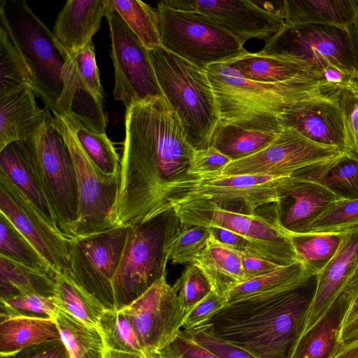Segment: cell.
Here are the masks:
<instances>
[{
  "mask_svg": "<svg viewBox=\"0 0 358 358\" xmlns=\"http://www.w3.org/2000/svg\"><path fill=\"white\" fill-rule=\"evenodd\" d=\"M194 151L164 96L126 108L115 226H131L160 214L166 188L189 177Z\"/></svg>",
  "mask_w": 358,
  "mask_h": 358,
  "instance_id": "obj_1",
  "label": "cell"
},
{
  "mask_svg": "<svg viewBox=\"0 0 358 358\" xmlns=\"http://www.w3.org/2000/svg\"><path fill=\"white\" fill-rule=\"evenodd\" d=\"M314 290L308 283L227 303L196 327L255 358H289L302 334Z\"/></svg>",
  "mask_w": 358,
  "mask_h": 358,
  "instance_id": "obj_2",
  "label": "cell"
},
{
  "mask_svg": "<svg viewBox=\"0 0 358 358\" xmlns=\"http://www.w3.org/2000/svg\"><path fill=\"white\" fill-rule=\"evenodd\" d=\"M215 98L220 122L280 133L281 119L295 103L336 90L320 78L267 83L245 78L227 62L206 70Z\"/></svg>",
  "mask_w": 358,
  "mask_h": 358,
  "instance_id": "obj_3",
  "label": "cell"
},
{
  "mask_svg": "<svg viewBox=\"0 0 358 358\" xmlns=\"http://www.w3.org/2000/svg\"><path fill=\"white\" fill-rule=\"evenodd\" d=\"M0 24L22 54L36 94L52 114L61 115L66 78L73 65L72 57L24 0H1Z\"/></svg>",
  "mask_w": 358,
  "mask_h": 358,
  "instance_id": "obj_4",
  "label": "cell"
},
{
  "mask_svg": "<svg viewBox=\"0 0 358 358\" xmlns=\"http://www.w3.org/2000/svg\"><path fill=\"white\" fill-rule=\"evenodd\" d=\"M148 50L162 93L178 115L189 142L196 150L207 149L220 116L206 72L162 45Z\"/></svg>",
  "mask_w": 358,
  "mask_h": 358,
  "instance_id": "obj_5",
  "label": "cell"
},
{
  "mask_svg": "<svg viewBox=\"0 0 358 358\" xmlns=\"http://www.w3.org/2000/svg\"><path fill=\"white\" fill-rule=\"evenodd\" d=\"M180 227L173 208L129 226L113 281L116 309L131 303L166 275L171 243Z\"/></svg>",
  "mask_w": 358,
  "mask_h": 358,
  "instance_id": "obj_6",
  "label": "cell"
},
{
  "mask_svg": "<svg viewBox=\"0 0 358 358\" xmlns=\"http://www.w3.org/2000/svg\"><path fill=\"white\" fill-rule=\"evenodd\" d=\"M301 176L209 175L189 177L169 185L163 195L161 213L196 200H210L221 208L254 214L268 203L280 202Z\"/></svg>",
  "mask_w": 358,
  "mask_h": 358,
  "instance_id": "obj_7",
  "label": "cell"
},
{
  "mask_svg": "<svg viewBox=\"0 0 358 358\" xmlns=\"http://www.w3.org/2000/svg\"><path fill=\"white\" fill-rule=\"evenodd\" d=\"M257 53L303 61L319 74L331 66L358 80V24L284 26Z\"/></svg>",
  "mask_w": 358,
  "mask_h": 358,
  "instance_id": "obj_8",
  "label": "cell"
},
{
  "mask_svg": "<svg viewBox=\"0 0 358 358\" xmlns=\"http://www.w3.org/2000/svg\"><path fill=\"white\" fill-rule=\"evenodd\" d=\"M161 45L200 70L249 53L236 38L208 17L157 3Z\"/></svg>",
  "mask_w": 358,
  "mask_h": 358,
  "instance_id": "obj_9",
  "label": "cell"
},
{
  "mask_svg": "<svg viewBox=\"0 0 358 358\" xmlns=\"http://www.w3.org/2000/svg\"><path fill=\"white\" fill-rule=\"evenodd\" d=\"M34 169L45 192L61 232L75 237L78 216V187L68 145L48 111L37 134L29 138Z\"/></svg>",
  "mask_w": 358,
  "mask_h": 358,
  "instance_id": "obj_10",
  "label": "cell"
},
{
  "mask_svg": "<svg viewBox=\"0 0 358 358\" xmlns=\"http://www.w3.org/2000/svg\"><path fill=\"white\" fill-rule=\"evenodd\" d=\"M180 225L217 227L251 242L263 257L281 266L296 261L291 236L284 230L278 203L273 218L225 209L210 200H196L172 208Z\"/></svg>",
  "mask_w": 358,
  "mask_h": 358,
  "instance_id": "obj_11",
  "label": "cell"
},
{
  "mask_svg": "<svg viewBox=\"0 0 358 358\" xmlns=\"http://www.w3.org/2000/svg\"><path fill=\"white\" fill-rule=\"evenodd\" d=\"M342 155L335 148L307 139L292 128H284L267 147L232 160L220 175L302 176L317 180L324 165Z\"/></svg>",
  "mask_w": 358,
  "mask_h": 358,
  "instance_id": "obj_12",
  "label": "cell"
},
{
  "mask_svg": "<svg viewBox=\"0 0 358 358\" xmlns=\"http://www.w3.org/2000/svg\"><path fill=\"white\" fill-rule=\"evenodd\" d=\"M54 123L63 136L73 162L78 187V216L75 237L104 231L117 227L114 211L120 174H103L87 157L63 117L53 114Z\"/></svg>",
  "mask_w": 358,
  "mask_h": 358,
  "instance_id": "obj_13",
  "label": "cell"
},
{
  "mask_svg": "<svg viewBox=\"0 0 358 358\" xmlns=\"http://www.w3.org/2000/svg\"><path fill=\"white\" fill-rule=\"evenodd\" d=\"M129 229V226H117L71 238L69 273L107 309H116L113 281Z\"/></svg>",
  "mask_w": 358,
  "mask_h": 358,
  "instance_id": "obj_14",
  "label": "cell"
},
{
  "mask_svg": "<svg viewBox=\"0 0 358 358\" xmlns=\"http://www.w3.org/2000/svg\"><path fill=\"white\" fill-rule=\"evenodd\" d=\"M106 17L114 66L113 96L126 108L163 96L148 48L125 23L109 0Z\"/></svg>",
  "mask_w": 358,
  "mask_h": 358,
  "instance_id": "obj_15",
  "label": "cell"
},
{
  "mask_svg": "<svg viewBox=\"0 0 358 358\" xmlns=\"http://www.w3.org/2000/svg\"><path fill=\"white\" fill-rule=\"evenodd\" d=\"M130 322L145 357H159L181 331L186 317L163 275L145 293L120 309Z\"/></svg>",
  "mask_w": 358,
  "mask_h": 358,
  "instance_id": "obj_16",
  "label": "cell"
},
{
  "mask_svg": "<svg viewBox=\"0 0 358 358\" xmlns=\"http://www.w3.org/2000/svg\"><path fill=\"white\" fill-rule=\"evenodd\" d=\"M161 3L176 10L204 15L242 45L254 38L266 41L285 26L271 2L268 6H261L260 1L243 0H165Z\"/></svg>",
  "mask_w": 358,
  "mask_h": 358,
  "instance_id": "obj_17",
  "label": "cell"
},
{
  "mask_svg": "<svg viewBox=\"0 0 358 358\" xmlns=\"http://www.w3.org/2000/svg\"><path fill=\"white\" fill-rule=\"evenodd\" d=\"M0 213L35 247L56 273L69 271L71 238L52 226L29 199L0 171Z\"/></svg>",
  "mask_w": 358,
  "mask_h": 358,
  "instance_id": "obj_18",
  "label": "cell"
},
{
  "mask_svg": "<svg viewBox=\"0 0 358 358\" xmlns=\"http://www.w3.org/2000/svg\"><path fill=\"white\" fill-rule=\"evenodd\" d=\"M338 92L299 101L283 115V128H292L307 139L341 153L350 152L345 121Z\"/></svg>",
  "mask_w": 358,
  "mask_h": 358,
  "instance_id": "obj_19",
  "label": "cell"
},
{
  "mask_svg": "<svg viewBox=\"0 0 358 358\" xmlns=\"http://www.w3.org/2000/svg\"><path fill=\"white\" fill-rule=\"evenodd\" d=\"M315 277L314 294L301 337L324 317L358 279V228L344 234L336 255Z\"/></svg>",
  "mask_w": 358,
  "mask_h": 358,
  "instance_id": "obj_20",
  "label": "cell"
},
{
  "mask_svg": "<svg viewBox=\"0 0 358 358\" xmlns=\"http://www.w3.org/2000/svg\"><path fill=\"white\" fill-rule=\"evenodd\" d=\"M342 200L318 180L299 177L278 202L280 219L287 234L306 233L333 204Z\"/></svg>",
  "mask_w": 358,
  "mask_h": 358,
  "instance_id": "obj_21",
  "label": "cell"
},
{
  "mask_svg": "<svg viewBox=\"0 0 358 358\" xmlns=\"http://www.w3.org/2000/svg\"><path fill=\"white\" fill-rule=\"evenodd\" d=\"M109 0H69L59 11L53 34L73 55L92 42L106 17Z\"/></svg>",
  "mask_w": 358,
  "mask_h": 358,
  "instance_id": "obj_22",
  "label": "cell"
},
{
  "mask_svg": "<svg viewBox=\"0 0 358 358\" xmlns=\"http://www.w3.org/2000/svg\"><path fill=\"white\" fill-rule=\"evenodd\" d=\"M33 87L25 86L0 98V150L39 131L50 109L40 108Z\"/></svg>",
  "mask_w": 358,
  "mask_h": 358,
  "instance_id": "obj_23",
  "label": "cell"
},
{
  "mask_svg": "<svg viewBox=\"0 0 358 358\" xmlns=\"http://www.w3.org/2000/svg\"><path fill=\"white\" fill-rule=\"evenodd\" d=\"M0 171L59 230L55 210L32 166L29 138L11 142L0 150Z\"/></svg>",
  "mask_w": 358,
  "mask_h": 358,
  "instance_id": "obj_24",
  "label": "cell"
},
{
  "mask_svg": "<svg viewBox=\"0 0 358 358\" xmlns=\"http://www.w3.org/2000/svg\"><path fill=\"white\" fill-rule=\"evenodd\" d=\"M274 3L286 27L304 24L347 27L357 17L355 0H285Z\"/></svg>",
  "mask_w": 358,
  "mask_h": 358,
  "instance_id": "obj_25",
  "label": "cell"
},
{
  "mask_svg": "<svg viewBox=\"0 0 358 358\" xmlns=\"http://www.w3.org/2000/svg\"><path fill=\"white\" fill-rule=\"evenodd\" d=\"M192 264L208 280L212 290L220 294L227 295L245 280L241 252L219 242L211 234Z\"/></svg>",
  "mask_w": 358,
  "mask_h": 358,
  "instance_id": "obj_26",
  "label": "cell"
},
{
  "mask_svg": "<svg viewBox=\"0 0 358 358\" xmlns=\"http://www.w3.org/2000/svg\"><path fill=\"white\" fill-rule=\"evenodd\" d=\"M227 63L245 78L256 82L275 83L301 78L321 79L320 75L310 65L295 59L249 52Z\"/></svg>",
  "mask_w": 358,
  "mask_h": 358,
  "instance_id": "obj_27",
  "label": "cell"
},
{
  "mask_svg": "<svg viewBox=\"0 0 358 358\" xmlns=\"http://www.w3.org/2000/svg\"><path fill=\"white\" fill-rule=\"evenodd\" d=\"M53 318L29 316L0 317V355L16 353L44 342L60 340Z\"/></svg>",
  "mask_w": 358,
  "mask_h": 358,
  "instance_id": "obj_28",
  "label": "cell"
},
{
  "mask_svg": "<svg viewBox=\"0 0 358 358\" xmlns=\"http://www.w3.org/2000/svg\"><path fill=\"white\" fill-rule=\"evenodd\" d=\"M313 277L302 262L296 261L237 285L227 294V303L294 290L308 284Z\"/></svg>",
  "mask_w": 358,
  "mask_h": 358,
  "instance_id": "obj_29",
  "label": "cell"
},
{
  "mask_svg": "<svg viewBox=\"0 0 358 358\" xmlns=\"http://www.w3.org/2000/svg\"><path fill=\"white\" fill-rule=\"evenodd\" d=\"M56 274L0 255V299L24 294L52 297Z\"/></svg>",
  "mask_w": 358,
  "mask_h": 358,
  "instance_id": "obj_30",
  "label": "cell"
},
{
  "mask_svg": "<svg viewBox=\"0 0 358 358\" xmlns=\"http://www.w3.org/2000/svg\"><path fill=\"white\" fill-rule=\"evenodd\" d=\"M52 297L59 308L99 329V320L107 308L80 286L68 271L56 274Z\"/></svg>",
  "mask_w": 358,
  "mask_h": 358,
  "instance_id": "obj_31",
  "label": "cell"
},
{
  "mask_svg": "<svg viewBox=\"0 0 358 358\" xmlns=\"http://www.w3.org/2000/svg\"><path fill=\"white\" fill-rule=\"evenodd\" d=\"M342 315L343 301L339 299L324 317L298 340L289 358H329L338 343Z\"/></svg>",
  "mask_w": 358,
  "mask_h": 358,
  "instance_id": "obj_32",
  "label": "cell"
},
{
  "mask_svg": "<svg viewBox=\"0 0 358 358\" xmlns=\"http://www.w3.org/2000/svg\"><path fill=\"white\" fill-rule=\"evenodd\" d=\"M54 320L71 358H104L106 346L100 331L58 308Z\"/></svg>",
  "mask_w": 358,
  "mask_h": 358,
  "instance_id": "obj_33",
  "label": "cell"
},
{
  "mask_svg": "<svg viewBox=\"0 0 358 358\" xmlns=\"http://www.w3.org/2000/svg\"><path fill=\"white\" fill-rule=\"evenodd\" d=\"M280 133L246 129L219 122L210 146L236 160L262 150L271 144Z\"/></svg>",
  "mask_w": 358,
  "mask_h": 358,
  "instance_id": "obj_34",
  "label": "cell"
},
{
  "mask_svg": "<svg viewBox=\"0 0 358 358\" xmlns=\"http://www.w3.org/2000/svg\"><path fill=\"white\" fill-rule=\"evenodd\" d=\"M62 116L87 157L103 174H120L118 155L106 133L90 129L73 115Z\"/></svg>",
  "mask_w": 358,
  "mask_h": 358,
  "instance_id": "obj_35",
  "label": "cell"
},
{
  "mask_svg": "<svg viewBox=\"0 0 358 358\" xmlns=\"http://www.w3.org/2000/svg\"><path fill=\"white\" fill-rule=\"evenodd\" d=\"M345 234L306 232L288 234L292 238L297 259L315 276L336 255Z\"/></svg>",
  "mask_w": 358,
  "mask_h": 358,
  "instance_id": "obj_36",
  "label": "cell"
},
{
  "mask_svg": "<svg viewBox=\"0 0 358 358\" xmlns=\"http://www.w3.org/2000/svg\"><path fill=\"white\" fill-rule=\"evenodd\" d=\"M25 86L33 87L29 70L10 35L0 24V98Z\"/></svg>",
  "mask_w": 358,
  "mask_h": 358,
  "instance_id": "obj_37",
  "label": "cell"
},
{
  "mask_svg": "<svg viewBox=\"0 0 358 358\" xmlns=\"http://www.w3.org/2000/svg\"><path fill=\"white\" fill-rule=\"evenodd\" d=\"M111 3L148 49L161 45L156 10L139 0H111Z\"/></svg>",
  "mask_w": 358,
  "mask_h": 358,
  "instance_id": "obj_38",
  "label": "cell"
},
{
  "mask_svg": "<svg viewBox=\"0 0 358 358\" xmlns=\"http://www.w3.org/2000/svg\"><path fill=\"white\" fill-rule=\"evenodd\" d=\"M0 255L29 266L55 273L35 247L1 213Z\"/></svg>",
  "mask_w": 358,
  "mask_h": 358,
  "instance_id": "obj_39",
  "label": "cell"
},
{
  "mask_svg": "<svg viewBox=\"0 0 358 358\" xmlns=\"http://www.w3.org/2000/svg\"><path fill=\"white\" fill-rule=\"evenodd\" d=\"M342 200L358 199V157L352 152L336 159L318 180Z\"/></svg>",
  "mask_w": 358,
  "mask_h": 358,
  "instance_id": "obj_40",
  "label": "cell"
},
{
  "mask_svg": "<svg viewBox=\"0 0 358 358\" xmlns=\"http://www.w3.org/2000/svg\"><path fill=\"white\" fill-rule=\"evenodd\" d=\"M99 330L106 348L145 357L130 322L120 310L106 309L99 320Z\"/></svg>",
  "mask_w": 358,
  "mask_h": 358,
  "instance_id": "obj_41",
  "label": "cell"
},
{
  "mask_svg": "<svg viewBox=\"0 0 358 358\" xmlns=\"http://www.w3.org/2000/svg\"><path fill=\"white\" fill-rule=\"evenodd\" d=\"M358 228V199L340 200L330 206L307 232L347 233Z\"/></svg>",
  "mask_w": 358,
  "mask_h": 358,
  "instance_id": "obj_42",
  "label": "cell"
},
{
  "mask_svg": "<svg viewBox=\"0 0 358 358\" xmlns=\"http://www.w3.org/2000/svg\"><path fill=\"white\" fill-rule=\"evenodd\" d=\"M210 234L208 227L180 225L170 245L172 264H192L206 247Z\"/></svg>",
  "mask_w": 358,
  "mask_h": 358,
  "instance_id": "obj_43",
  "label": "cell"
},
{
  "mask_svg": "<svg viewBox=\"0 0 358 358\" xmlns=\"http://www.w3.org/2000/svg\"><path fill=\"white\" fill-rule=\"evenodd\" d=\"M173 287L186 316L212 291L208 280L194 264L186 267Z\"/></svg>",
  "mask_w": 358,
  "mask_h": 358,
  "instance_id": "obj_44",
  "label": "cell"
},
{
  "mask_svg": "<svg viewBox=\"0 0 358 358\" xmlns=\"http://www.w3.org/2000/svg\"><path fill=\"white\" fill-rule=\"evenodd\" d=\"M0 301V317L20 315L54 319L58 309L52 297L40 294L18 295Z\"/></svg>",
  "mask_w": 358,
  "mask_h": 358,
  "instance_id": "obj_45",
  "label": "cell"
},
{
  "mask_svg": "<svg viewBox=\"0 0 358 358\" xmlns=\"http://www.w3.org/2000/svg\"><path fill=\"white\" fill-rule=\"evenodd\" d=\"M71 56L73 58L78 77V90L86 92L96 101L102 104L103 89L92 41L83 50Z\"/></svg>",
  "mask_w": 358,
  "mask_h": 358,
  "instance_id": "obj_46",
  "label": "cell"
},
{
  "mask_svg": "<svg viewBox=\"0 0 358 358\" xmlns=\"http://www.w3.org/2000/svg\"><path fill=\"white\" fill-rule=\"evenodd\" d=\"M345 121L350 152L358 157V80L338 92Z\"/></svg>",
  "mask_w": 358,
  "mask_h": 358,
  "instance_id": "obj_47",
  "label": "cell"
},
{
  "mask_svg": "<svg viewBox=\"0 0 358 358\" xmlns=\"http://www.w3.org/2000/svg\"><path fill=\"white\" fill-rule=\"evenodd\" d=\"M182 332L219 358H255L246 350L205 331L199 327L184 329Z\"/></svg>",
  "mask_w": 358,
  "mask_h": 358,
  "instance_id": "obj_48",
  "label": "cell"
},
{
  "mask_svg": "<svg viewBox=\"0 0 358 358\" xmlns=\"http://www.w3.org/2000/svg\"><path fill=\"white\" fill-rule=\"evenodd\" d=\"M232 159L213 146L194 151L187 171L189 177L220 175Z\"/></svg>",
  "mask_w": 358,
  "mask_h": 358,
  "instance_id": "obj_49",
  "label": "cell"
},
{
  "mask_svg": "<svg viewBox=\"0 0 358 358\" xmlns=\"http://www.w3.org/2000/svg\"><path fill=\"white\" fill-rule=\"evenodd\" d=\"M162 358H219L211 351L187 336L181 330L160 353Z\"/></svg>",
  "mask_w": 358,
  "mask_h": 358,
  "instance_id": "obj_50",
  "label": "cell"
},
{
  "mask_svg": "<svg viewBox=\"0 0 358 358\" xmlns=\"http://www.w3.org/2000/svg\"><path fill=\"white\" fill-rule=\"evenodd\" d=\"M227 303V295L220 294L212 290L187 315L182 324L183 329L201 324Z\"/></svg>",
  "mask_w": 358,
  "mask_h": 358,
  "instance_id": "obj_51",
  "label": "cell"
},
{
  "mask_svg": "<svg viewBox=\"0 0 358 358\" xmlns=\"http://www.w3.org/2000/svg\"><path fill=\"white\" fill-rule=\"evenodd\" d=\"M0 358H71V356L60 339L32 345L10 355H0Z\"/></svg>",
  "mask_w": 358,
  "mask_h": 358,
  "instance_id": "obj_52",
  "label": "cell"
},
{
  "mask_svg": "<svg viewBox=\"0 0 358 358\" xmlns=\"http://www.w3.org/2000/svg\"><path fill=\"white\" fill-rule=\"evenodd\" d=\"M208 228L209 229L210 234L224 245L239 252L250 253L264 258L259 249L243 236L224 229L217 227Z\"/></svg>",
  "mask_w": 358,
  "mask_h": 358,
  "instance_id": "obj_53",
  "label": "cell"
},
{
  "mask_svg": "<svg viewBox=\"0 0 358 358\" xmlns=\"http://www.w3.org/2000/svg\"><path fill=\"white\" fill-rule=\"evenodd\" d=\"M241 255L245 280L263 275L282 266L274 262L250 253L241 252Z\"/></svg>",
  "mask_w": 358,
  "mask_h": 358,
  "instance_id": "obj_54",
  "label": "cell"
},
{
  "mask_svg": "<svg viewBox=\"0 0 358 358\" xmlns=\"http://www.w3.org/2000/svg\"><path fill=\"white\" fill-rule=\"evenodd\" d=\"M340 299L343 301V315L339 331L358 317V280Z\"/></svg>",
  "mask_w": 358,
  "mask_h": 358,
  "instance_id": "obj_55",
  "label": "cell"
},
{
  "mask_svg": "<svg viewBox=\"0 0 358 358\" xmlns=\"http://www.w3.org/2000/svg\"><path fill=\"white\" fill-rule=\"evenodd\" d=\"M320 74L324 83L336 90H341L358 80L345 71L331 66L323 69Z\"/></svg>",
  "mask_w": 358,
  "mask_h": 358,
  "instance_id": "obj_56",
  "label": "cell"
},
{
  "mask_svg": "<svg viewBox=\"0 0 358 358\" xmlns=\"http://www.w3.org/2000/svg\"><path fill=\"white\" fill-rule=\"evenodd\" d=\"M329 358H358V338L345 343L338 341Z\"/></svg>",
  "mask_w": 358,
  "mask_h": 358,
  "instance_id": "obj_57",
  "label": "cell"
},
{
  "mask_svg": "<svg viewBox=\"0 0 358 358\" xmlns=\"http://www.w3.org/2000/svg\"><path fill=\"white\" fill-rule=\"evenodd\" d=\"M358 338V317L339 331L338 341L345 343Z\"/></svg>",
  "mask_w": 358,
  "mask_h": 358,
  "instance_id": "obj_58",
  "label": "cell"
},
{
  "mask_svg": "<svg viewBox=\"0 0 358 358\" xmlns=\"http://www.w3.org/2000/svg\"><path fill=\"white\" fill-rule=\"evenodd\" d=\"M104 358H148L143 355L125 352L122 351H117L111 349H106ZM154 358H162L161 357H156Z\"/></svg>",
  "mask_w": 358,
  "mask_h": 358,
  "instance_id": "obj_59",
  "label": "cell"
},
{
  "mask_svg": "<svg viewBox=\"0 0 358 358\" xmlns=\"http://www.w3.org/2000/svg\"><path fill=\"white\" fill-rule=\"evenodd\" d=\"M356 2V1H355ZM357 5V4H356ZM356 22L358 24V8H357V19H356Z\"/></svg>",
  "mask_w": 358,
  "mask_h": 358,
  "instance_id": "obj_60",
  "label": "cell"
}]
</instances>
